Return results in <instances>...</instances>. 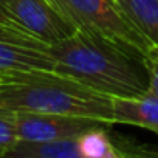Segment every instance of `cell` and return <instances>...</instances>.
I'll return each instance as SVG.
<instances>
[{"instance_id": "cell-7", "label": "cell", "mask_w": 158, "mask_h": 158, "mask_svg": "<svg viewBox=\"0 0 158 158\" xmlns=\"http://www.w3.org/2000/svg\"><path fill=\"white\" fill-rule=\"evenodd\" d=\"M113 124H127L152 130L158 135V98L144 95L136 98H112Z\"/></svg>"}, {"instance_id": "cell-4", "label": "cell", "mask_w": 158, "mask_h": 158, "mask_svg": "<svg viewBox=\"0 0 158 158\" xmlns=\"http://www.w3.org/2000/svg\"><path fill=\"white\" fill-rule=\"evenodd\" d=\"M17 130V139L23 141H53L62 138H79L82 133L107 126L109 123L59 113L13 112ZM112 126V124H110Z\"/></svg>"}, {"instance_id": "cell-13", "label": "cell", "mask_w": 158, "mask_h": 158, "mask_svg": "<svg viewBox=\"0 0 158 158\" xmlns=\"http://www.w3.org/2000/svg\"><path fill=\"white\" fill-rule=\"evenodd\" d=\"M0 22H2V23H8V25H14V27H19L10 16H8V13L3 10V6H2V3H0ZM22 28V27H20Z\"/></svg>"}, {"instance_id": "cell-9", "label": "cell", "mask_w": 158, "mask_h": 158, "mask_svg": "<svg viewBox=\"0 0 158 158\" xmlns=\"http://www.w3.org/2000/svg\"><path fill=\"white\" fill-rule=\"evenodd\" d=\"M126 17L158 47V0H115Z\"/></svg>"}, {"instance_id": "cell-8", "label": "cell", "mask_w": 158, "mask_h": 158, "mask_svg": "<svg viewBox=\"0 0 158 158\" xmlns=\"http://www.w3.org/2000/svg\"><path fill=\"white\" fill-rule=\"evenodd\" d=\"M8 158H82L77 138L53 141L17 139L6 153Z\"/></svg>"}, {"instance_id": "cell-11", "label": "cell", "mask_w": 158, "mask_h": 158, "mask_svg": "<svg viewBox=\"0 0 158 158\" xmlns=\"http://www.w3.org/2000/svg\"><path fill=\"white\" fill-rule=\"evenodd\" d=\"M17 141V130L13 112L0 110V156H6L8 150Z\"/></svg>"}, {"instance_id": "cell-1", "label": "cell", "mask_w": 158, "mask_h": 158, "mask_svg": "<svg viewBox=\"0 0 158 158\" xmlns=\"http://www.w3.org/2000/svg\"><path fill=\"white\" fill-rule=\"evenodd\" d=\"M54 73L110 98L149 95L147 57L130 47L102 36L76 30L71 36L48 44Z\"/></svg>"}, {"instance_id": "cell-12", "label": "cell", "mask_w": 158, "mask_h": 158, "mask_svg": "<svg viewBox=\"0 0 158 158\" xmlns=\"http://www.w3.org/2000/svg\"><path fill=\"white\" fill-rule=\"evenodd\" d=\"M147 65L150 73V87L149 95L158 98V47H153L147 54Z\"/></svg>"}, {"instance_id": "cell-3", "label": "cell", "mask_w": 158, "mask_h": 158, "mask_svg": "<svg viewBox=\"0 0 158 158\" xmlns=\"http://www.w3.org/2000/svg\"><path fill=\"white\" fill-rule=\"evenodd\" d=\"M76 30L138 50L146 57L153 45L126 17L115 0H48Z\"/></svg>"}, {"instance_id": "cell-14", "label": "cell", "mask_w": 158, "mask_h": 158, "mask_svg": "<svg viewBox=\"0 0 158 158\" xmlns=\"http://www.w3.org/2000/svg\"><path fill=\"white\" fill-rule=\"evenodd\" d=\"M3 74H5V73H2V71H0V79H2V76H3Z\"/></svg>"}, {"instance_id": "cell-2", "label": "cell", "mask_w": 158, "mask_h": 158, "mask_svg": "<svg viewBox=\"0 0 158 158\" xmlns=\"http://www.w3.org/2000/svg\"><path fill=\"white\" fill-rule=\"evenodd\" d=\"M0 110L84 116L113 124L112 98L53 71H13L0 79Z\"/></svg>"}, {"instance_id": "cell-6", "label": "cell", "mask_w": 158, "mask_h": 158, "mask_svg": "<svg viewBox=\"0 0 158 158\" xmlns=\"http://www.w3.org/2000/svg\"><path fill=\"white\" fill-rule=\"evenodd\" d=\"M48 47V45H47ZM0 71H53L54 62L47 48L14 44L0 37Z\"/></svg>"}, {"instance_id": "cell-5", "label": "cell", "mask_w": 158, "mask_h": 158, "mask_svg": "<svg viewBox=\"0 0 158 158\" xmlns=\"http://www.w3.org/2000/svg\"><path fill=\"white\" fill-rule=\"evenodd\" d=\"M0 3L19 27L45 44H54L76 31L48 0H0Z\"/></svg>"}, {"instance_id": "cell-10", "label": "cell", "mask_w": 158, "mask_h": 158, "mask_svg": "<svg viewBox=\"0 0 158 158\" xmlns=\"http://www.w3.org/2000/svg\"><path fill=\"white\" fill-rule=\"evenodd\" d=\"M109 126L95 127L77 138L82 158H121V152L109 133Z\"/></svg>"}]
</instances>
